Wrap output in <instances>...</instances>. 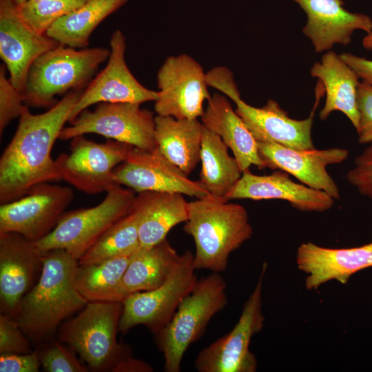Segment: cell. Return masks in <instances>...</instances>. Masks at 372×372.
<instances>
[{
    "label": "cell",
    "mask_w": 372,
    "mask_h": 372,
    "mask_svg": "<svg viewBox=\"0 0 372 372\" xmlns=\"http://www.w3.org/2000/svg\"><path fill=\"white\" fill-rule=\"evenodd\" d=\"M258 145L265 169L285 172L309 187L323 191L335 200L340 198L339 188L327 168L346 161L348 149H296L262 141H258Z\"/></svg>",
    "instance_id": "e0dca14e"
},
{
    "label": "cell",
    "mask_w": 372,
    "mask_h": 372,
    "mask_svg": "<svg viewBox=\"0 0 372 372\" xmlns=\"http://www.w3.org/2000/svg\"><path fill=\"white\" fill-rule=\"evenodd\" d=\"M139 103L103 102L93 110L81 112L65 127L59 139L69 140L87 134H96L107 139L125 143L143 149L157 147L155 116Z\"/></svg>",
    "instance_id": "9c48e42d"
},
{
    "label": "cell",
    "mask_w": 372,
    "mask_h": 372,
    "mask_svg": "<svg viewBox=\"0 0 372 372\" xmlns=\"http://www.w3.org/2000/svg\"><path fill=\"white\" fill-rule=\"evenodd\" d=\"M88 0H26L18 5L25 21L36 31L46 32L62 17L70 14Z\"/></svg>",
    "instance_id": "1f68e13d"
},
{
    "label": "cell",
    "mask_w": 372,
    "mask_h": 372,
    "mask_svg": "<svg viewBox=\"0 0 372 372\" xmlns=\"http://www.w3.org/2000/svg\"><path fill=\"white\" fill-rule=\"evenodd\" d=\"M77 265L78 260L64 249L43 253L39 278L23 298L16 316L30 341L47 338L88 303L75 286Z\"/></svg>",
    "instance_id": "7a4b0ae2"
},
{
    "label": "cell",
    "mask_w": 372,
    "mask_h": 372,
    "mask_svg": "<svg viewBox=\"0 0 372 372\" xmlns=\"http://www.w3.org/2000/svg\"><path fill=\"white\" fill-rule=\"evenodd\" d=\"M41 366L40 353L0 354L1 372H37Z\"/></svg>",
    "instance_id": "74e56055"
},
{
    "label": "cell",
    "mask_w": 372,
    "mask_h": 372,
    "mask_svg": "<svg viewBox=\"0 0 372 372\" xmlns=\"http://www.w3.org/2000/svg\"><path fill=\"white\" fill-rule=\"evenodd\" d=\"M74 198L70 187L39 183L23 196L1 204L0 234L17 233L37 242L52 231Z\"/></svg>",
    "instance_id": "7c38bea8"
},
{
    "label": "cell",
    "mask_w": 372,
    "mask_h": 372,
    "mask_svg": "<svg viewBox=\"0 0 372 372\" xmlns=\"http://www.w3.org/2000/svg\"><path fill=\"white\" fill-rule=\"evenodd\" d=\"M362 44L364 48L372 50V32L366 34L362 39Z\"/></svg>",
    "instance_id": "60d3db41"
},
{
    "label": "cell",
    "mask_w": 372,
    "mask_h": 372,
    "mask_svg": "<svg viewBox=\"0 0 372 372\" xmlns=\"http://www.w3.org/2000/svg\"><path fill=\"white\" fill-rule=\"evenodd\" d=\"M296 263L307 275L305 287L309 290L331 280L346 284L354 273L372 267V242L341 249L304 242L298 247Z\"/></svg>",
    "instance_id": "7402d4cb"
},
{
    "label": "cell",
    "mask_w": 372,
    "mask_h": 372,
    "mask_svg": "<svg viewBox=\"0 0 372 372\" xmlns=\"http://www.w3.org/2000/svg\"><path fill=\"white\" fill-rule=\"evenodd\" d=\"M134 192L113 185L97 205L64 212L52 231L34 242L41 253L64 249L79 259L116 221L132 209Z\"/></svg>",
    "instance_id": "52a82bcc"
},
{
    "label": "cell",
    "mask_w": 372,
    "mask_h": 372,
    "mask_svg": "<svg viewBox=\"0 0 372 372\" xmlns=\"http://www.w3.org/2000/svg\"><path fill=\"white\" fill-rule=\"evenodd\" d=\"M7 68L0 65V135L10 123L19 118L25 105L21 92L12 83Z\"/></svg>",
    "instance_id": "d6a6232c"
},
{
    "label": "cell",
    "mask_w": 372,
    "mask_h": 372,
    "mask_svg": "<svg viewBox=\"0 0 372 372\" xmlns=\"http://www.w3.org/2000/svg\"><path fill=\"white\" fill-rule=\"evenodd\" d=\"M358 125L356 130L358 142L372 143V85L362 81L357 90Z\"/></svg>",
    "instance_id": "8d00e7d4"
},
{
    "label": "cell",
    "mask_w": 372,
    "mask_h": 372,
    "mask_svg": "<svg viewBox=\"0 0 372 372\" xmlns=\"http://www.w3.org/2000/svg\"><path fill=\"white\" fill-rule=\"evenodd\" d=\"M203 132V125L198 119L155 116L157 148L187 175L200 161Z\"/></svg>",
    "instance_id": "484cf974"
},
{
    "label": "cell",
    "mask_w": 372,
    "mask_h": 372,
    "mask_svg": "<svg viewBox=\"0 0 372 372\" xmlns=\"http://www.w3.org/2000/svg\"><path fill=\"white\" fill-rule=\"evenodd\" d=\"M138 194L132 209L138 217L141 247L161 242L174 227L187 221L189 202L183 194L152 191Z\"/></svg>",
    "instance_id": "cb8c5ba5"
},
{
    "label": "cell",
    "mask_w": 372,
    "mask_h": 372,
    "mask_svg": "<svg viewBox=\"0 0 372 372\" xmlns=\"http://www.w3.org/2000/svg\"><path fill=\"white\" fill-rule=\"evenodd\" d=\"M32 352L30 340L25 335L15 317L7 313L0 315V354H23Z\"/></svg>",
    "instance_id": "e575fe53"
},
{
    "label": "cell",
    "mask_w": 372,
    "mask_h": 372,
    "mask_svg": "<svg viewBox=\"0 0 372 372\" xmlns=\"http://www.w3.org/2000/svg\"><path fill=\"white\" fill-rule=\"evenodd\" d=\"M202 123L218 135L231 149L242 172L251 165L265 169L259 154L258 141L236 113L226 96L214 94L207 101Z\"/></svg>",
    "instance_id": "603a6c76"
},
{
    "label": "cell",
    "mask_w": 372,
    "mask_h": 372,
    "mask_svg": "<svg viewBox=\"0 0 372 372\" xmlns=\"http://www.w3.org/2000/svg\"><path fill=\"white\" fill-rule=\"evenodd\" d=\"M128 0H88L58 20L46 34L61 45L76 49L88 48L91 34L107 17Z\"/></svg>",
    "instance_id": "f1b7e54d"
},
{
    "label": "cell",
    "mask_w": 372,
    "mask_h": 372,
    "mask_svg": "<svg viewBox=\"0 0 372 372\" xmlns=\"http://www.w3.org/2000/svg\"><path fill=\"white\" fill-rule=\"evenodd\" d=\"M59 45L25 21L14 0H0V57L12 83L21 92L33 62Z\"/></svg>",
    "instance_id": "2e32d148"
},
{
    "label": "cell",
    "mask_w": 372,
    "mask_h": 372,
    "mask_svg": "<svg viewBox=\"0 0 372 372\" xmlns=\"http://www.w3.org/2000/svg\"><path fill=\"white\" fill-rule=\"evenodd\" d=\"M304 11L307 23L302 33L316 52L331 50L335 44L347 45L355 30L372 32V19L351 12L343 0H293Z\"/></svg>",
    "instance_id": "ffe728a7"
},
{
    "label": "cell",
    "mask_w": 372,
    "mask_h": 372,
    "mask_svg": "<svg viewBox=\"0 0 372 372\" xmlns=\"http://www.w3.org/2000/svg\"><path fill=\"white\" fill-rule=\"evenodd\" d=\"M196 270L194 254L186 251L162 285L125 298L119 331L125 333L137 325H144L155 334L161 330L196 284Z\"/></svg>",
    "instance_id": "ba28073f"
},
{
    "label": "cell",
    "mask_w": 372,
    "mask_h": 372,
    "mask_svg": "<svg viewBox=\"0 0 372 372\" xmlns=\"http://www.w3.org/2000/svg\"><path fill=\"white\" fill-rule=\"evenodd\" d=\"M227 283L220 273L198 280L170 321L156 333L167 372H179L189 347L205 332L211 319L227 304Z\"/></svg>",
    "instance_id": "5b68a950"
},
{
    "label": "cell",
    "mask_w": 372,
    "mask_h": 372,
    "mask_svg": "<svg viewBox=\"0 0 372 372\" xmlns=\"http://www.w3.org/2000/svg\"><path fill=\"white\" fill-rule=\"evenodd\" d=\"M133 147L112 139L97 143L77 136L71 139L70 153H62L55 159L60 179L87 194L106 192L116 184L114 169Z\"/></svg>",
    "instance_id": "8fae6325"
},
{
    "label": "cell",
    "mask_w": 372,
    "mask_h": 372,
    "mask_svg": "<svg viewBox=\"0 0 372 372\" xmlns=\"http://www.w3.org/2000/svg\"><path fill=\"white\" fill-rule=\"evenodd\" d=\"M183 230L194 239L196 269L216 273L226 270L230 254L253 234L243 206L211 196L189 202Z\"/></svg>",
    "instance_id": "3957f363"
},
{
    "label": "cell",
    "mask_w": 372,
    "mask_h": 372,
    "mask_svg": "<svg viewBox=\"0 0 372 372\" xmlns=\"http://www.w3.org/2000/svg\"><path fill=\"white\" fill-rule=\"evenodd\" d=\"M110 53L105 68L90 82L72 109L69 123L90 106L103 102L142 104L155 101L158 91L143 86L132 74L125 61L126 39L120 30L112 34Z\"/></svg>",
    "instance_id": "9a60e30c"
},
{
    "label": "cell",
    "mask_w": 372,
    "mask_h": 372,
    "mask_svg": "<svg viewBox=\"0 0 372 372\" xmlns=\"http://www.w3.org/2000/svg\"><path fill=\"white\" fill-rule=\"evenodd\" d=\"M131 255L114 257L96 263H78L74 283L79 292L88 302L121 301L120 286Z\"/></svg>",
    "instance_id": "f546056e"
},
{
    "label": "cell",
    "mask_w": 372,
    "mask_h": 372,
    "mask_svg": "<svg viewBox=\"0 0 372 372\" xmlns=\"http://www.w3.org/2000/svg\"><path fill=\"white\" fill-rule=\"evenodd\" d=\"M152 368L147 363L131 356L116 364L112 371L116 372H150Z\"/></svg>",
    "instance_id": "ab89813d"
},
{
    "label": "cell",
    "mask_w": 372,
    "mask_h": 372,
    "mask_svg": "<svg viewBox=\"0 0 372 372\" xmlns=\"http://www.w3.org/2000/svg\"><path fill=\"white\" fill-rule=\"evenodd\" d=\"M136 214H129L113 224L79 259V264L96 263L132 254L140 247Z\"/></svg>",
    "instance_id": "4dcf8cb0"
},
{
    "label": "cell",
    "mask_w": 372,
    "mask_h": 372,
    "mask_svg": "<svg viewBox=\"0 0 372 372\" xmlns=\"http://www.w3.org/2000/svg\"><path fill=\"white\" fill-rule=\"evenodd\" d=\"M74 351L54 342L40 353L41 364L48 372H87V367L79 362Z\"/></svg>",
    "instance_id": "836d02e7"
},
{
    "label": "cell",
    "mask_w": 372,
    "mask_h": 372,
    "mask_svg": "<svg viewBox=\"0 0 372 372\" xmlns=\"http://www.w3.org/2000/svg\"><path fill=\"white\" fill-rule=\"evenodd\" d=\"M316 103L309 117L297 120L290 118L274 100L269 99L263 107H256L245 102L240 95L232 101L236 112L243 120L258 141L277 143L296 149L315 148L311 130L316 107L324 92L320 81Z\"/></svg>",
    "instance_id": "ac0fdd59"
},
{
    "label": "cell",
    "mask_w": 372,
    "mask_h": 372,
    "mask_svg": "<svg viewBox=\"0 0 372 372\" xmlns=\"http://www.w3.org/2000/svg\"><path fill=\"white\" fill-rule=\"evenodd\" d=\"M200 162L199 181L211 196L228 200L242 172L234 156L229 154L228 147L221 138L204 125Z\"/></svg>",
    "instance_id": "83f0119b"
},
{
    "label": "cell",
    "mask_w": 372,
    "mask_h": 372,
    "mask_svg": "<svg viewBox=\"0 0 372 372\" xmlns=\"http://www.w3.org/2000/svg\"><path fill=\"white\" fill-rule=\"evenodd\" d=\"M110 49H76L59 45L39 56L32 64L21 92L25 105L52 107L55 96L84 90L107 61Z\"/></svg>",
    "instance_id": "277c9868"
},
{
    "label": "cell",
    "mask_w": 372,
    "mask_h": 372,
    "mask_svg": "<svg viewBox=\"0 0 372 372\" xmlns=\"http://www.w3.org/2000/svg\"><path fill=\"white\" fill-rule=\"evenodd\" d=\"M227 199L282 200L299 211L309 212L326 211L335 201L323 191L294 182L281 170L267 175H256L249 170L242 172Z\"/></svg>",
    "instance_id": "44dd1931"
},
{
    "label": "cell",
    "mask_w": 372,
    "mask_h": 372,
    "mask_svg": "<svg viewBox=\"0 0 372 372\" xmlns=\"http://www.w3.org/2000/svg\"><path fill=\"white\" fill-rule=\"evenodd\" d=\"M114 180L137 193L174 192L196 198L211 196L199 180L189 178L157 147L148 150L134 147L126 160L114 169Z\"/></svg>",
    "instance_id": "5bb4252c"
},
{
    "label": "cell",
    "mask_w": 372,
    "mask_h": 372,
    "mask_svg": "<svg viewBox=\"0 0 372 372\" xmlns=\"http://www.w3.org/2000/svg\"><path fill=\"white\" fill-rule=\"evenodd\" d=\"M122 311L121 301L88 302L62 326L60 340L78 353L90 369L112 371L131 356L130 349L116 340Z\"/></svg>",
    "instance_id": "8992f818"
},
{
    "label": "cell",
    "mask_w": 372,
    "mask_h": 372,
    "mask_svg": "<svg viewBox=\"0 0 372 372\" xmlns=\"http://www.w3.org/2000/svg\"><path fill=\"white\" fill-rule=\"evenodd\" d=\"M340 56L356 72L360 79L372 85V60L350 52H343Z\"/></svg>",
    "instance_id": "f35d334b"
},
{
    "label": "cell",
    "mask_w": 372,
    "mask_h": 372,
    "mask_svg": "<svg viewBox=\"0 0 372 372\" xmlns=\"http://www.w3.org/2000/svg\"><path fill=\"white\" fill-rule=\"evenodd\" d=\"M267 264L263 263L254 289L245 302L240 316L226 335L204 348L194 366L199 372H254L257 360L249 350L253 336L264 326L262 311L263 280Z\"/></svg>",
    "instance_id": "30bf717a"
},
{
    "label": "cell",
    "mask_w": 372,
    "mask_h": 372,
    "mask_svg": "<svg viewBox=\"0 0 372 372\" xmlns=\"http://www.w3.org/2000/svg\"><path fill=\"white\" fill-rule=\"evenodd\" d=\"M310 74L322 83L326 99L320 112L325 121L334 111L343 113L356 129L358 125L357 90L360 78L356 72L332 50L327 51L320 62L315 63Z\"/></svg>",
    "instance_id": "d4e9b609"
},
{
    "label": "cell",
    "mask_w": 372,
    "mask_h": 372,
    "mask_svg": "<svg viewBox=\"0 0 372 372\" xmlns=\"http://www.w3.org/2000/svg\"><path fill=\"white\" fill-rule=\"evenodd\" d=\"M18 5H20L25 2L26 0H14Z\"/></svg>",
    "instance_id": "b9f144b4"
},
{
    "label": "cell",
    "mask_w": 372,
    "mask_h": 372,
    "mask_svg": "<svg viewBox=\"0 0 372 372\" xmlns=\"http://www.w3.org/2000/svg\"><path fill=\"white\" fill-rule=\"evenodd\" d=\"M157 85L158 96L154 101L157 115L198 119L205 111V101L211 96L203 67L186 54L165 59L157 73Z\"/></svg>",
    "instance_id": "4fadbf2b"
},
{
    "label": "cell",
    "mask_w": 372,
    "mask_h": 372,
    "mask_svg": "<svg viewBox=\"0 0 372 372\" xmlns=\"http://www.w3.org/2000/svg\"><path fill=\"white\" fill-rule=\"evenodd\" d=\"M346 178L361 195L372 200V143L355 158Z\"/></svg>",
    "instance_id": "d590c367"
},
{
    "label": "cell",
    "mask_w": 372,
    "mask_h": 372,
    "mask_svg": "<svg viewBox=\"0 0 372 372\" xmlns=\"http://www.w3.org/2000/svg\"><path fill=\"white\" fill-rule=\"evenodd\" d=\"M43 254L34 242L13 232L0 234V302L3 313L16 318L21 302L32 289Z\"/></svg>",
    "instance_id": "d6986e66"
},
{
    "label": "cell",
    "mask_w": 372,
    "mask_h": 372,
    "mask_svg": "<svg viewBox=\"0 0 372 372\" xmlns=\"http://www.w3.org/2000/svg\"><path fill=\"white\" fill-rule=\"evenodd\" d=\"M83 90H72L50 109L34 114L25 105L0 158V203L17 200L34 186L60 180L51 152Z\"/></svg>",
    "instance_id": "6da1fadb"
},
{
    "label": "cell",
    "mask_w": 372,
    "mask_h": 372,
    "mask_svg": "<svg viewBox=\"0 0 372 372\" xmlns=\"http://www.w3.org/2000/svg\"><path fill=\"white\" fill-rule=\"evenodd\" d=\"M179 257L167 239L149 248L140 247L131 255L123 276L120 300L132 293L159 287L167 279Z\"/></svg>",
    "instance_id": "4316f807"
}]
</instances>
